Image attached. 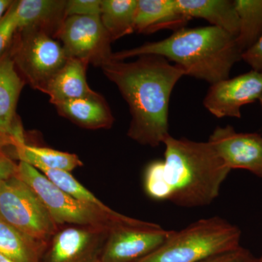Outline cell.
<instances>
[{
    "label": "cell",
    "mask_w": 262,
    "mask_h": 262,
    "mask_svg": "<svg viewBox=\"0 0 262 262\" xmlns=\"http://www.w3.org/2000/svg\"><path fill=\"white\" fill-rule=\"evenodd\" d=\"M137 58L130 62L111 59L101 68L128 105V137L142 145L156 147L169 135L170 96L185 72L164 57Z\"/></svg>",
    "instance_id": "cell-1"
},
{
    "label": "cell",
    "mask_w": 262,
    "mask_h": 262,
    "mask_svg": "<svg viewBox=\"0 0 262 262\" xmlns=\"http://www.w3.org/2000/svg\"><path fill=\"white\" fill-rule=\"evenodd\" d=\"M236 37L218 27L182 28L158 42L113 53L112 60L156 55L173 62L185 75L212 84L228 79L232 67L242 60Z\"/></svg>",
    "instance_id": "cell-2"
},
{
    "label": "cell",
    "mask_w": 262,
    "mask_h": 262,
    "mask_svg": "<svg viewBox=\"0 0 262 262\" xmlns=\"http://www.w3.org/2000/svg\"><path fill=\"white\" fill-rule=\"evenodd\" d=\"M163 144L164 174L172 192L170 202L183 208L211 204L231 170L211 144L170 134Z\"/></svg>",
    "instance_id": "cell-3"
},
{
    "label": "cell",
    "mask_w": 262,
    "mask_h": 262,
    "mask_svg": "<svg viewBox=\"0 0 262 262\" xmlns=\"http://www.w3.org/2000/svg\"><path fill=\"white\" fill-rule=\"evenodd\" d=\"M238 227L220 217L198 221L173 233L154 252L137 262H201L239 247Z\"/></svg>",
    "instance_id": "cell-4"
},
{
    "label": "cell",
    "mask_w": 262,
    "mask_h": 262,
    "mask_svg": "<svg viewBox=\"0 0 262 262\" xmlns=\"http://www.w3.org/2000/svg\"><path fill=\"white\" fill-rule=\"evenodd\" d=\"M16 176L37 193L58 227L82 226L110 230L117 226L134 225L140 221L75 199L57 187L42 172L23 162H18Z\"/></svg>",
    "instance_id": "cell-5"
},
{
    "label": "cell",
    "mask_w": 262,
    "mask_h": 262,
    "mask_svg": "<svg viewBox=\"0 0 262 262\" xmlns=\"http://www.w3.org/2000/svg\"><path fill=\"white\" fill-rule=\"evenodd\" d=\"M8 52L25 83L43 93L69 59L61 42L36 29L17 31Z\"/></svg>",
    "instance_id": "cell-6"
},
{
    "label": "cell",
    "mask_w": 262,
    "mask_h": 262,
    "mask_svg": "<svg viewBox=\"0 0 262 262\" xmlns=\"http://www.w3.org/2000/svg\"><path fill=\"white\" fill-rule=\"evenodd\" d=\"M0 219L45 244L59 228L37 193L16 175L0 182Z\"/></svg>",
    "instance_id": "cell-7"
},
{
    "label": "cell",
    "mask_w": 262,
    "mask_h": 262,
    "mask_svg": "<svg viewBox=\"0 0 262 262\" xmlns=\"http://www.w3.org/2000/svg\"><path fill=\"white\" fill-rule=\"evenodd\" d=\"M68 58L101 66L112 59L111 42L98 15L67 17L56 37Z\"/></svg>",
    "instance_id": "cell-8"
},
{
    "label": "cell",
    "mask_w": 262,
    "mask_h": 262,
    "mask_svg": "<svg viewBox=\"0 0 262 262\" xmlns=\"http://www.w3.org/2000/svg\"><path fill=\"white\" fill-rule=\"evenodd\" d=\"M173 232L141 220L117 226L108 232L101 262L139 261L159 248Z\"/></svg>",
    "instance_id": "cell-9"
},
{
    "label": "cell",
    "mask_w": 262,
    "mask_h": 262,
    "mask_svg": "<svg viewBox=\"0 0 262 262\" xmlns=\"http://www.w3.org/2000/svg\"><path fill=\"white\" fill-rule=\"evenodd\" d=\"M110 229L65 226L52 237L43 262H101Z\"/></svg>",
    "instance_id": "cell-10"
},
{
    "label": "cell",
    "mask_w": 262,
    "mask_h": 262,
    "mask_svg": "<svg viewBox=\"0 0 262 262\" xmlns=\"http://www.w3.org/2000/svg\"><path fill=\"white\" fill-rule=\"evenodd\" d=\"M261 95L262 72L251 70L211 84L203 105L217 118H241L242 106L258 101Z\"/></svg>",
    "instance_id": "cell-11"
},
{
    "label": "cell",
    "mask_w": 262,
    "mask_h": 262,
    "mask_svg": "<svg viewBox=\"0 0 262 262\" xmlns=\"http://www.w3.org/2000/svg\"><path fill=\"white\" fill-rule=\"evenodd\" d=\"M208 142L230 170L245 169L262 178V136L237 133L231 125L217 127Z\"/></svg>",
    "instance_id": "cell-12"
},
{
    "label": "cell",
    "mask_w": 262,
    "mask_h": 262,
    "mask_svg": "<svg viewBox=\"0 0 262 262\" xmlns=\"http://www.w3.org/2000/svg\"><path fill=\"white\" fill-rule=\"evenodd\" d=\"M24 84L8 49L0 56V136L12 148L26 143L23 127L16 114Z\"/></svg>",
    "instance_id": "cell-13"
},
{
    "label": "cell",
    "mask_w": 262,
    "mask_h": 262,
    "mask_svg": "<svg viewBox=\"0 0 262 262\" xmlns=\"http://www.w3.org/2000/svg\"><path fill=\"white\" fill-rule=\"evenodd\" d=\"M65 0H20L12 5L18 30L32 29L56 38L67 18ZM17 30V31H18Z\"/></svg>",
    "instance_id": "cell-14"
},
{
    "label": "cell",
    "mask_w": 262,
    "mask_h": 262,
    "mask_svg": "<svg viewBox=\"0 0 262 262\" xmlns=\"http://www.w3.org/2000/svg\"><path fill=\"white\" fill-rule=\"evenodd\" d=\"M190 20L179 10L176 0H138L134 30L144 34L163 29L176 32Z\"/></svg>",
    "instance_id": "cell-15"
},
{
    "label": "cell",
    "mask_w": 262,
    "mask_h": 262,
    "mask_svg": "<svg viewBox=\"0 0 262 262\" xmlns=\"http://www.w3.org/2000/svg\"><path fill=\"white\" fill-rule=\"evenodd\" d=\"M54 106L59 115L84 128H110L115 121L107 103L97 93L88 97L56 103Z\"/></svg>",
    "instance_id": "cell-16"
},
{
    "label": "cell",
    "mask_w": 262,
    "mask_h": 262,
    "mask_svg": "<svg viewBox=\"0 0 262 262\" xmlns=\"http://www.w3.org/2000/svg\"><path fill=\"white\" fill-rule=\"evenodd\" d=\"M88 63L69 58L48 84L44 94L50 98L52 104L88 97L96 94L90 88L86 79Z\"/></svg>",
    "instance_id": "cell-17"
},
{
    "label": "cell",
    "mask_w": 262,
    "mask_h": 262,
    "mask_svg": "<svg viewBox=\"0 0 262 262\" xmlns=\"http://www.w3.org/2000/svg\"><path fill=\"white\" fill-rule=\"evenodd\" d=\"M179 10L188 18H203L237 37L239 29L238 15L233 1L229 0H176Z\"/></svg>",
    "instance_id": "cell-18"
},
{
    "label": "cell",
    "mask_w": 262,
    "mask_h": 262,
    "mask_svg": "<svg viewBox=\"0 0 262 262\" xmlns=\"http://www.w3.org/2000/svg\"><path fill=\"white\" fill-rule=\"evenodd\" d=\"M14 159L34 167L39 171L42 170H60L72 172L83 165L77 155L51 148L29 145L27 143L12 148Z\"/></svg>",
    "instance_id": "cell-19"
},
{
    "label": "cell",
    "mask_w": 262,
    "mask_h": 262,
    "mask_svg": "<svg viewBox=\"0 0 262 262\" xmlns=\"http://www.w3.org/2000/svg\"><path fill=\"white\" fill-rule=\"evenodd\" d=\"M46 247L0 219V254L16 262H39Z\"/></svg>",
    "instance_id": "cell-20"
},
{
    "label": "cell",
    "mask_w": 262,
    "mask_h": 262,
    "mask_svg": "<svg viewBox=\"0 0 262 262\" xmlns=\"http://www.w3.org/2000/svg\"><path fill=\"white\" fill-rule=\"evenodd\" d=\"M138 0H101V23L112 41L135 32Z\"/></svg>",
    "instance_id": "cell-21"
},
{
    "label": "cell",
    "mask_w": 262,
    "mask_h": 262,
    "mask_svg": "<svg viewBox=\"0 0 262 262\" xmlns=\"http://www.w3.org/2000/svg\"><path fill=\"white\" fill-rule=\"evenodd\" d=\"M233 3L239 21L236 42L244 53L262 34V0H234Z\"/></svg>",
    "instance_id": "cell-22"
},
{
    "label": "cell",
    "mask_w": 262,
    "mask_h": 262,
    "mask_svg": "<svg viewBox=\"0 0 262 262\" xmlns=\"http://www.w3.org/2000/svg\"><path fill=\"white\" fill-rule=\"evenodd\" d=\"M40 172L57 187L75 199L105 211L112 209L79 182L71 172L60 170H42Z\"/></svg>",
    "instance_id": "cell-23"
},
{
    "label": "cell",
    "mask_w": 262,
    "mask_h": 262,
    "mask_svg": "<svg viewBox=\"0 0 262 262\" xmlns=\"http://www.w3.org/2000/svg\"><path fill=\"white\" fill-rule=\"evenodd\" d=\"M144 189L146 195L158 201H170L171 189L164 174L163 160H154L144 170Z\"/></svg>",
    "instance_id": "cell-24"
},
{
    "label": "cell",
    "mask_w": 262,
    "mask_h": 262,
    "mask_svg": "<svg viewBox=\"0 0 262 262\" xmlns=\"http://www.w3.org/2000/svg\"><path fill=\"white\" fill-rule=\"evenodd\" d=\"M101 0H68L66 4L67 17L95 16L101 15Z\"/></svg>",
    "instance_id": "cell-25"
},
{
    "label": "cell",
    "mask_w": 262,
    "mask_h": 262,
    "mask_svg": "<svg viewBox=\"0 0 262 262\" xmlns=\"http://www.w3.org/2000/svg\"><path fill=\"white\" fill-rule=\"evenodd\" d=\"M17 30L18 29L11 5L6 14L0 20V56H3L10 48Z\"/></svg>",
    "instance_id": "cell-26"
},
{
    "label": "cell",
    "mask_w": 262,
    "mask_h": 262,
    "mask_svg": "<svg viewBox=\"0 0 262 262\" xmlns=\"http://www.w3.org/2000/svg\"><path fill=\"white\" fill-rule=\"evenodd\" d=\"M8 149H12L9 143L0 136V182L16 175L18 163Z\"/></svg>",
    "instance_id": "cell-27"
},
{
    "label": "cell",
    "mask_w": 262,
    "mask_h": 262,
    "mask_svg": "<svg viewBox=\"0 0 262 262\" xmlns=\"http://www.w3.org/2000/svg\"><path fill=\"white\" fill-rule=\"evenodd\" d=\"M201 262H258L247 250L239 246L234 249L217 253Z\"/></svg>",
    "instance_id": "cell-28"
},
{
    "label": "cell",
    "mask_w": 262,
    "mask_h": 262,
    "mask_svg": "<svg viewBox=\"0 0 262 262\" xmlns=\"http://www.w3.org/2000/svg\"><path fill=\"white\" fill-rule=\"evenodd\" d=\"M242 60L252 68V70L262 72V34L256 42L243 53Z\"/></svg>",
    "instance_id": "cell-29"
},
{
    "label": "cell",
    "mask_w": 262,
    "mask_h": 262,
    "mask_svg": "<svg viewBox=\"0 0 262 262\" xmlns=\"http://www.w3.org/2000/svg\"><path fill=\"white\" fill-rule=\"evenodd\" d=\"M13 3V1H10V0H0V20L6 14Z\"/></svg>",
    "instance_id": "cell-30"
},
{
    "label": "cell",
    "mask_w": 262,
    "mask_h": 262,
    "mask_svg": "<svg viewBox=\"0 0 262 262\" xmlns=\"http://www.w3.org/2000/svg\"><path fill=\"white\" fill-rule=\"evenodd\" d=\"M0 262H16L14 260L11 259V258L6 257V256H3V255L0 254Z\"/></svg>",
    "instance_id": "cell-31"
},
{
    "label": "cell",
    "mask_w": 262,
    "mask_h": 262,
    "mask_svg": "<svg viewBox=\"0 0 262 262\" xmlns=\"http://www.w3.org/2000/svg\"><path fill=\"white\" fill-rule=\"evenodd\" d=\"M258 101H259L260 104H261V107L262 110V95L261 96V97L259 98V99H258Z\"/></svg>",
    "instance_id": "cell-32"
},
{
    "label": "cell",
    "mask_w": 262,
    "mask_h": 262,
    "mask_svg": "<svg viewBox=\"0 0 262 262\" xmlns=\"http://www.w3.org/2000/svg\"><path fill=\"white\" fill-rule=\"evenodd\" d=\"M258 262H262V256H261V257L259 258V259H258Z\"/></svg>",
    "instance_id": "cell-33"
}]
</instances>
